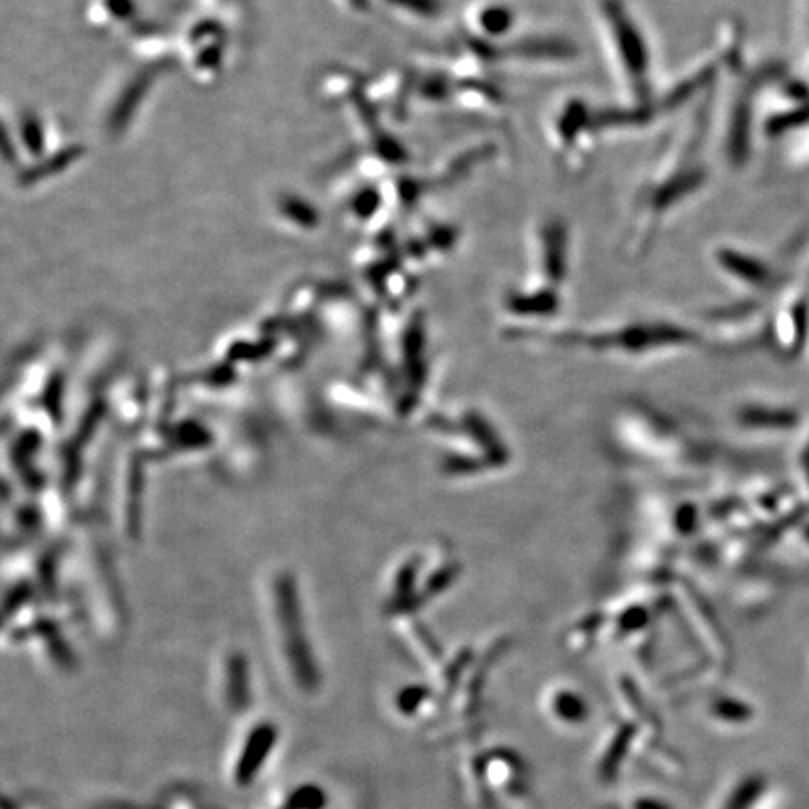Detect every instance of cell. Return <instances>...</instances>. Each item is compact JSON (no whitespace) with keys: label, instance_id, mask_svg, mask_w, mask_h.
<instances>
[{"label":"cell","instance_id":"cell-3","mask_svg":"<svg viewBox=\"0 0 809 809\" xmlns=\"http://www.w3.org/2000/svg\"><path fill=\"white\" fill-rule=\"evenodd\" d=\"M542 266L549 278L559 280L566 272V255H568V229L562 221L549 220L542 223L538 233Z\"/></svg>","mask_w":809,"mask_h":809},{"label":"cell","instance_id":"cell-5","mask_svg":"<svg viewBox=\"0 0 809 809\" xmlns=\"http://www.w3.org/2000/svg\"><path fill=\"white\" fill-rule=\"evenodd\" d=\"M512 25H514L512 10L499 6V4L487 6L484 10H480V14H478V27L489 38L502 36L506 30L512 29Z\"/></svg>","mask_w":809,"mask_h":809},{"label":"cell","instance_id":"cell-1","mask_svg":"<svg viewBox=\"0 0 809 809\" xmlns=\"http://www.w3.org/2000/svg\"><path fill=\"white\" fill-rule=\"evenodd\" d=\"M602 15L615 49L620 72L626 77L639 105H648L652 89V62L647 38L620 0H602Z\"/></svg>","mask_w":809,"mask_h":809},{"label":"cell","instance_id":"cell-2","mask_svg":"<svg viewBox=\"0 0 809 809\" xmlns=\"http://www.w3.org/2000/svg\"><path fill=\"white\" fill-rule=\"evenodd\" d=\"M278 744V731L272 725H259L246 736L242 742L240 751L236 755L235 766H233V781L238 787H248L261 770L265 768L268 757Z\"/></svg>","mask_w":809,"mask_h":809},{"label":"cell","instance_id":"cell-4","mask_svg":"<svg viewBox=\"0 0 809 809\" xmlns=\"http://www.w3.org/2000/svg\"><path fill=\"white\" fill-rule=\"evenodd\" d=\"M716 259L725 268V272L733 274L738 280L766 283L772 276L770 266L766 265L765 261L753 257L751 253L748 255L744 251L733 250V248H721L716 251Z\"/></svg>","mask_w":809,"mask_h":809}]
</instances>
